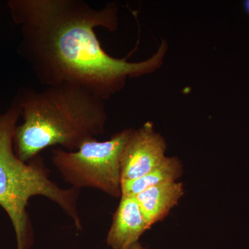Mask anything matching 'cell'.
Segmentation results:
<instances>
[{
  "label": "cell",
  "mask_w": 249,
  "mask_h": 249,
  "mask_svg": "<svg viewBox=\"0 0 249 249\" xmlns=\"http://www.w3.org/2000/svg\"><path fill=\"white\" fill-rule=\"evenodd\" d=\"M7 4L22 31L19 53L45 88L73 85L106 101L128 78L160 68L168 49L163 42L152 57L137 62L109 55L95 29H117L114 2L101 9L83 0H11Z\"/></svg>",
  "instance_id": "1"
},
{
  "label": "cell",
  "mask_w": 249,
  "mask_h": 249,
  "mask_svg": "<svg viewBox=\"0 0 249 249\" xmlns=\"http://www.w3.org/2000/svg\"><path fill=\"white\" fill-rule=\"evenodd\" d=\"M105 101L73 85L23 89L15 101L24 120L15 129L16 155L28 162L47 147L59 145L76 151L85 142L96 139L106 132Z\"/></svg>",
  "instance_id": "2"
},
{
  "label": "cell",
  "mask_w": 249,
  "mask_h": 249,
  "mask_svg": "<svg viewBox=\"0 0 249 249\" xmlns=\"http://www.w3.org/2000/svg\"><path fill=\"white\" fill-rule=\"evenodd\" d=\"M20 116L22 111L16 103L0 114V206L12 222L18 249H28L31 237L26 209L33 196H44L58 204L78 230L83 229V224L77 206L78 190L65 189L52 181L40 156L27 163L16 155L14 137Z\"/></svg>",
  "instance_id": "3"
},
{
  "label": "cell",
  "mask_w": 249,
  "mask_h": 249,
  "mask_svg": "<svg viewBox=\"0 0 249 249\" xmlns=\"http://www.w3.org/2000/svg\"><path fill=\"white\" fill-rule=\"evenodd\" d=\"M132 130L124 129L104 142L89 141L76 151L53 149V164L72 188H94L121 197V155Z\"/></svg>",
  "instance_id": "4"
},
{
  "label": "cell",
  "mask_w": 249,
  "mask_h": 249,
  "mask_svg": "<svg viewBox=\"0 0 249 249\" xmlns=\"http://www.w3.org/2000/svg\"><path fill=\"white\" fill-rule=\"evenodd\" d=\"M166 150L164 138L151 122L133 129L121 155V182L137 179L155 169L166 158Z\"/></svg>",
  "instance_id": "5"
},
{
  "label": "cell",
  "mask_w": 249,
  "mask_h": 249,
  "mask_svg": "<svg viewBox=\"0 0 249 249\" xmlns=\"http://www.w3.org/2000/svg\"><path fill=\"white\" fill-rule=\"evenodd\" d=\"M116 209L106 242L112 249H120L135 242L150 229L135 196L122 195Z\"/></svg>",
  "instance_id": "6"
},
{
  "label": "cell",
  "mask_w": 249,
  "mask_h": 249,
  "mask_svg": "<svg viewBox=\"0 0 249 249\" xmlns=\"http://www.w3.org/2000/svg\"><path fill=\"white\" fill-rule=\"evenodd\" d=\"M183 194L182 183L174 181L147 188L134 196L147 225L151 228L170 213Z\"/></svg>",
  "instance_id": "7"
},
{
  "label": "cell",
  "mask_w": 249,
  "mask_h": 249,
  "mask_svg": "<svg viewBox=\"0 0 249 249\" xmlns=\"http://www.w3.org/2000/svg\"><path fill=\"white\" fill-rule=\"evenodd\" d=\"M183 165L178 157H166L160 165L142 178L121 182V196H136L141 192L162 183L178 181Z\"/></svg>",
  "instance_id": "8"
},
{
  "label": "cell",
  "mask_w": 249,
  "mask_h": 249,
  "mask_svg": "<svg viewBox=\"0 0 249 249\" xmlns=\"http://www.w3.org/2000/svg\"><path fill=\"white\" fill-rule=\"evenodd\" d=\"M120 249H147L145 248L139 242H135V243L132 244L126 247H123Z\"/></svg>",
  "instance_id": "9"
},
{
  "label": "cell",
  "mask_w": 249,
  "mask_h": 249,
  "mask_svg": "<svg viewBox=\"0 0 249 249\" xmlns=\"http://www.w3.org/2000/svg\"><path fill=\"white\" fill-rule=\"evenodd\" d=\"M244 6H245V9L247 11V14L249 16V0H247L244 2Z\"/></svg>",
  "instance_id": "10"
}]
</instances>
